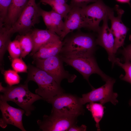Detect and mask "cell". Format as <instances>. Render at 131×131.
<instances>
[{"label": "cell", "mask_w": 131, "mask_h": 131, "mask_svg": "<svg viewBox=\"0 0 131 131\" xmlns=\"http://www.w3.org/2000/svg\"><path fill=\"white\" fill-rule=\"evenodd\" d=\"M116 64L122 67L125 71V75L120 76L121 79L131 84V62L130 61L125 60L124 63H122L120 62V59L118 58Z\"/></svg>", "instance_id": "obj_25"}, {"label": "cell", "mask_w": 131, "mask_h": 131, "mask_svg": "<svg viewBox=\"0 0 131 131\" xmlns=\"http://www.w3.org/2000/svg\"><path fill=\"white\" fill-rule=\"evenodd\" d=\"M117 1L123 3H127L128 4L130 5H131L130 3V0H116Z\"/></svg>", "instance_id": "obj_33"}, {"label": "cell", "mask_w": 131, "mask_h": 131, "mask_svg": "<svg viewBox=\"0 0 131 131\" xmlns=\"http://www.w3.org/2000/svg\"></svg>", "instance_id": "obj_35"}, {"label": "cell", "mask_w": 131, "mask_h": 131, "mask_svg": "<svg viewBox=\"0 0 131 131\" xmlns=\"http://www.w3.org/2000/svg\"><path fill=\"white\" fill-rule=\"evenodd\" d=\"M40 2L43 4L50 6L52 10L62 15L64 19L71 9L66 0H40Z\"/></svg>", "instance_id": "obj_20"}, {"label": "cell", "mask_w": 131, "mask_h": 131, "mask_svg": "<svg viewBox=\"0 0 131 131\" xmlns=\"http://www.w3.org/2000/svg\"><path fill=\"white\" fill-rule=\"evenodd\" d=\"M29 0H12L4 24L12 26L17 20Z\"/></svg>", "instance_id": "obj_17"}, {"label": "cell", "mask_w": 131, "mask_h": 131, "mask_svg": "<svg viewBox=\"0 0 131 131\" xmlns=\"http://www.w3.org/2000/svg\"><path fill=\"white\" fill-rule=\"evenodd\" d=\"M49 12L52 20L55 32L60 37L64 28V22L62 20L63 17L52 9Z\"/></svg>", "instance_id": "obj_22"}, {"label": "cell", "mask_w": 131, "mask_h": 131, "mask_svg": "<svg viewBox=\"0 0 131 131\" xmlns=\"http://www.w3.org/2000/svg\"><path fill=\"white\" fill-rule=\"evenodd\" d=\"M6 88L3 94L0 95V100L14 102L25 110V114L27 116H29L35 109L33 104L37 100L43 99L41 97L30 91L28 83L17 86L8 85Z\"/></svg>", "instance_id": "obj_2"}, {"label": "cell", "mask_w": 131, "mask_h": 131, "mask_svg": "<svg viewBox=\"0 0 131 131\" xmlns=\"http://www.w3.org/2000/svg\"><path fill=\"white\" fill-rule=\"evenodd\" d=\"M33 47L30 54L33 56L40 47L46 43L60 37L55 33L48 29L43 30L35 29L31 31Z\"/></svg>", "instance_id": "obj_15"}, {"label": "cell", "mask_w": 131, "mask_h": 131, "mask_svg": "<svg viewBox=\"0 0 131 131\" xmlns=\"http://www.w3.org/2000/svg\"><path fill=\"white\" fill-rule=\"evenodd\" d=\"M7 50L13 59L20 57L21 49L19 41L17 39L11 41L8 45Z\"/></svg>", "instance_id": "obj_24"}, {"label": "cell", "mask_w": 131, "mask_h": 131, "mask_svg": "<svg viewBox=\"0 0 131 131\" xmlns=\"http://www.w3.org/2000/svg\"><path fill=\"white\" fill-rule=\"evenodd\" d=\"M87 130V126L84 125L78 126L76 124L71 126L67 131H85Z\"/></svg>", "instance_id": "obj_31"}, {"label": "cell", "mask_w": 131, "mask_h": 131, "mask_svg": "<svg viewBox=\"0 0 131 131\" xmlns=\"http://www.w3.org/2000/svg\"><path fill=\"white\" fill-rule=\"evenodd\" d=\"M28 74L25 83L33 81L38 88L35 93L46 101L58 94L64 93V90L54 79L46 72L37 67L29 65Z\"/></svg>", "instance_id": "obj_1"}, {"label": "cell", "mask_w": 131, "mask_h": 131, "mask_svg": "<svg viewBox=\"0 0 131 131\" xmlns=\"http://www.w3.org/2000/svg\"><path fill=\"white\" fill-rule=\"evenodd\" d=\"M30 31L20 34L17 37V39L19 41L21 49L20 57L22 58H25L31 52L33 48V42Z\"/></svg>", "instance_id": "obj_19"}, {"label": "cell", "mask_w": 131, "mask_h": 131, "mask_svg": "<svg viewBox=\"0 0 131 131\" xmlns=\"http://www.w3.org/2000/svg\"><path fill=\"white\" fill-rule=\"evenodd\" d=\"M63 62L59 54L45 59H34L33 61L36 66L52 76L59 84L64 79L72 83L77 76L65 69Z\"/></svg>", "instance_id": "obj_7"}, {"label": "cell", "mask_w": 131, "mask_h": 131, "mask_svg": "<svg viewBox=\"0 0 131 131\" xmlns=\"http://www.w3.org/2000/svg\"><path fill=\"white\" fill-rule=\"evenodd\" d=\"M12 0H0V24L4 23Z\"/></svg>", "instance_id": "obj_27"}, {"label": "cell", "mask_w": 131, "mask_h": 131, "mask_svg": "<svg viewBox=\"0 0 131 131\" xmlns=\"http://www.w3.org/2000/svg\"><path fill=\"white\" fill-rule=\"evenodd\" d=\"M129 104L131 106V99L130 100V101L129 102Z\"/></svg>", "instance_id": "obj_34"}, {"label": "cell", "mask_w": 131, "mask_h": 131, "mask_svg": "<svg viewBox=\"0 0 131 131\" xmlns=\"http://www.w3.org/2000/svg\"><path fill=\"white\" fill-rule=\"evenodd\" d=\"M115 82L114 79L110 78L101 87L97 89L93 88L89 92L83 94L80 98L81 103L83 105L88 103L99 102L103 105L110 102L116 105L118 103L117 99L118 94L114 92L113 90Z\"/></svg>", "instance_id": "obj_9"}, {"label": "cell", "mask_w": 131, "mask_h": 131, "mask_svg": "<svg viewBox=\"0 0 131 131\" xmlns=\"http://www.w3.org/2000/svg\"><path fill=\"white\" fill-rule=\"evenodd\" d=\"M65 19L64 29L60 36L61 41L67 34L73 31L85 28L81 8H71L70 11Z\"/></svg>", "instance_id": "obj_14"}, {"label": "cell", "mask_w": 131, "mask_h": 131, "mask_svg": "<svg viewBox=\"0 0 131 131\" xmlns=\"http://www.w3.org/2000/svg\"><path fill=\"white\" fill-rule=\"evenodd\" d=\"M102 0L97 1L89 5L81 8L85 28L98 32L100 27V21L108 16L110 9Z\"/></svg>", "instance_id": "obj_8"}, {"label": "cell", "mask_w": 131, "mask_h": 131, "mask_svg": "<svg viewBox=\"0 0 131 131\" xmlns=\"http://www.w3.org/2000/svg\"><path fill=\"white\" fill-rule=\"evenodd\" d=\"M41 8L35 0H29L19 17L11 26L13 33L20 34L30 31L34 25L40 22Z\"/></svg>", "instance_id": "obj_6"}, {"label": "cell", "mask_w": 131, "mask_h": 131, "mask_svg": "<svg viewBox=\"0 0 131 131\" xmlns=\"http://www.w3.org/2000/svg\"><path fill=\"white\" fill-rule=\"evenodd\" d=\"M77 118L51 112L49 115H44L43 119L37 120V123L43 131H67L71 126L77 124Z\"/></svg>", "instance_id": "obj_10"}, {"label": "cell", "mask_w": 131, "mask_h": 131, "mask_svg": "<svg viewBox=\"0 0 131 131\" xmlns=\"http://www.w3.org/2000/svg\"><path fill=\"white\" fill-rule=\"evenodd\" d=\"M62 46V41L59 37L42 45L32 56L33 57V59H43L58 55Z\"/></svg>", "instance_id": "obj_16"}, {"label": "cell", "mask_w": 131, "mask_h": 131, "mask_svg": "<svg viewBox=\"0 0 131 131\" xmlns=\"http://www.w3.org/2000/svg\"><path fill=\"white\" fill-rule=\"evenodd\" d=\"M0 109L2 117L0 119V126L5 128L8 124L13 125L22 131H26L23 125V117L25 110L11 106L7 102L0 100Z\"/></svg>", "instance_id": "obj_12"}, {"label": "cell", "mask_w": 131, "mask_h": 131, "mask_svg": "<svg viewBox=\"0 0 131 131\" xmlns=\"http://www.w3.org/2000/svg\"><path fill=\"white\" fill-rule=\"evenodd\" d=\"M11 27L4 24L0 25V65L3 62L4 55L13 34Z\"/></svg>", "instance_id": "obj_18"}, {"label": "cell", "mask_w": 131, "mask_h": 131, "mask_svg": "<svg viewBox=\"0 0 131 131\" xmlns=\"http://www.w3.org/2000/svg\"><path fill=\"white\" fill-rule=\"evenodd\" d=\"M62 41L59 54L64 55L94 54L97 45L96 40L92 35L82 33L74 34Z\"/></svg>", "instance_id": "obj_3"}, {"label": "cell", "mask_w": 131, "mask_h": 131, "mask_svg": "<svg viewBox=\"0 0 131 131\" xmlns=\"http://www.w3.org/2000/svg\"><path fill=\"white\" fill-rule=\"evenodd\" d=\"M80 98L74 95L63 93L46 101L51 104V113L66 117L77 118L84 113Z\"/></svg>", "instance_id": "obj_4"}, {"label": "cell", "mask_w": 131, "mask_h": 131, "mask_svg": "<svg viewBox=\"0 0 131 131\" xmlns=\"http://www.w3.org/2000/svg\"><path fill=\"white\" fill-rule=\"evenodd\" d=\"M86 107L91 113L92 117L96 122L97 131H100L99 123L104 115V107L100 103L91 102L86 105Z\"/></svg>", "instance_id": "obj_21"}, {"label": "cell", "mask_w": 131, "mask_h": 131, "mask_svg": "<svg viewBox=\"0 0 131 131\" xmlns=\"http://www.w3.org/2000/svg\"><path fill=\"white\" fill-rule=\"evenodd\" d=\"M59 55L63 62L75 69L89 83V78L93 74L99 75L106 82L110 78L100 69L94 54L79 55Z\"/></svg>", "instance_id": "obj_5"}, {"label": "cell", "mask_w": 131, "mask_h": 131, "mask_svg": "<svg viewBox=\"0 0 131 131\" xmlns=\"http://www.w3.org/2000/svg\"><path fill=\"white\" fill-rule=\"evenodd\" d=\"M108 16L103 20L102 26L98 31V35L96 39L97 45L103 48L106 50L108 56V59L112 63V66L116 64L118 58L115 57L114 48L115 38L113 34L108 26Z\"/></svg>", "instance_id": "obj_13"}, {"label": "cell", "mask_w": 131, "mask_h": 131, "mask_svg": "<svg viewBox=\"0 0 131 131\" xmlns=\"http://www.w3.org/2000/svg\"><path fill=\"white\" fill-rule=\"evenodd\" d=\"M98 0H71L69 5L71 8L74 7L82 8L87 5L91 2H94Z\"/></svg>", "instance_id": "obj_29"}, {"label": "cell", "mask_w": 131, "mask_h": 131, "mask_svg": "<svg viewBox=\"0 0 131 131\" xmlns=\"http://www.w3.org/2000/svg\"><path fill=\"white\" fill-rule=\"evenodd\" d=\"M41 15L43 18L47 29L55 33L52 20L50 12L46 11L41 8Z\"/></svg>", "instance_id": "obj_28"}, {"label": "cell", "mask_w": 131, "mask_h": 131, "mask_svg": "<svg viewBox=\"0 0 131 131\" xmlns=\"http://www.w3.org/2000/svg\"><path fill=\"white\" fill-rule=\"evenodd\" d=\"M11 66L14 70L17 73H28V66L21 58L13 59Z\"/></svg>", "instance_id": "obj_26"}, {"label": "cell", "mask_w": 131, "mask_h": 131, "mask_svg": "<svg viewBox=\"0 0 131 131\" xmlns=\"http://www.w3.org/2000/svg\"><path fill=\"white\" fill-rule=\"evenodd\" d=\"M17 73L11 70H5L3 72L5 82L8 85L12 86L20 83V78Z\"/></svg>", "instance_id": "obj_23"}, {"label": "cell", "mask_w": 131, "mask_h": 131, "mask_svg": "<svg viewBox=\"0 0 131 131\" xmlns=\"http://www.w3.org/2000/svg\"><path fill=\"white\" fill-rule=\"evenodd\" d=\"M121 52L125 61H131V43L124 48Z\"/></svg>", "instance_id": "obj_30"}, {"label": "cell", "mask_w": 131, "mask_h": 131, "mask_svg": "<svg viewBox=\"0 0 131 131\" xmlns=\"http://www.w3.org/2000/svg\"><path fill=\"white\" fill-rule=\"evenodd\" d=\"M2 82L0 83V92L3 93L6 90V87L3 86L2 85Z\"/></svg>", "instance_id": "obj_32"}, {"label": "cell", "mask_w": 131, "mask_h": 131, "mask_svg": "<svg viewBox=\"0 0 131 131\" xmlns=\"http://www.w3.org/2000/svg\"><path fill=\"white\" fill-rule=\"evenodd\" d=\"M115 9L116 11L117 16H115L113 9L111 8L108 15V19L111 21L110 28L115 38L114 52L115 54L118 49L123 46L127 33L129 29L123 23L121 18L124 11L119 8L118 5H115Z\"/></svg>", "instance_id": "obj_11"}]
</instances>
